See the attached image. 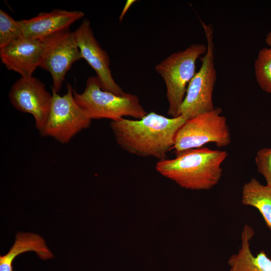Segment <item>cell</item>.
<instances>
[{
	"mask_svg": "<svg viewBox=\"0 0 271 271\" xmlns=\"http://www.w3.org/2000/svg\"><path fill=\"white\" fill-rule=\"evenodd\" d=\"M220 107L186 120L178 131L173 149L176 154L214 143L218 147L228 146L230 133L225 116Z\"/></svg>",
	"mask_w": 271,
	"mask_h": 271,
	"instance_id": "8992f818",
	"label": "cell"
},
{
	"mask_svg": "<svg viewBox=\"0 0 271 271\" xmlns=\"http://www.w3.org/2000/svg\"><path fill=\"white\" fill-rule=\"evenodd\" d=\"M84 16L80 11L55 9L43 12L29 19L20 21L24 37L42 40L57 32L69 29L76 21Z\"/></svg>",
	"mask_w": 271,
	"mask_h": 271,
	"instance_id": "7c38bea8",
	"label": "cell"
},
{
	"mask_svg": "<svg viewBox=\"0 0 271 271\" xmlns=\"http://www.w3.org/2000/svg\"><path fill=\"white\" fill-rule=\"evenodd\" d=\"M33 251L42 259L54 257L43 237L36 233L18 232L16 239L9 252L0 256V271H13L12 263L22 253Z\"/></svg>",
	"mask_w": 271,
	"mask_h": 271,
	"instance_id": "5bb4252c",
	"label": "cell"
},
{
	"mask_svg": "<svg viewBox=\"0 0 271 271\" xmlns=\"http://www.w3.org/2000/svg\"><path fill=\"white\" fill-rule=\"evenodd\" d=\"M74 33L82 57L95 71L102 89L118 95L125 94L112 76L108 55L95 38L90 21L84 19Z\"/></svg>",
	"mask_w": 271,
	"mask_h": 271,
	"instance_id": "30bf717a",
	"label": "cell"
},
{
	"mask_svg": "<svg viewBox=\"0 0 271 271\" xmlns=\"http://www.w3.org/2000/svg\"><path fill=\"white\" fill-rule=\"evenodd\" d=\"M42 53L41 40L23 37L1 49L0 59L7 69L28 77L40 67Z\"/></svg>",
	"mask_w": 271,
	"mask_h": 271,
	"instance_id": "8fae6325",
	"label": "cell"
},
{
	"mask_svg": "<svg viewBox=\"0 0 271 271\" xmlns=\"http://www.w3.org/2000/svg\"><path fill=\"white\" fill-rule=\"evenodd\" d=\"M207 41V51L201 57V67L190 82L181 108L186 120L215 108L213 92L217 79L214 63L213 30L211 25L201 22Z\"/></svg>",
	"mask_w": 271,
	"mask_h": 271,
	"instance_id": "5b68a950",
	"label": "cell"
},
{
	"mask_svg": "<svg viewBox=\"0 0 271 271\" xmlns=\"http://www.w3.org/2000/svg\"><path fill=\"white\" fill-rule=\"evenodd\" d=\"M207 49V45L194 44L171 54L155 66V70L166 85L167 113L172 117L180 115L188 86L196 73V61L206 53Z\"/></svg>",
	"mask_w": 271,
	"mask_h": 271,
	"instance_id": "277c9868",
	"label": "cell"
},
{
	"mask_svg": "<svg viewBox=\"0 0 271 271\" xmlns=\"http://www.w3.org/2000/svg\"><path fill=\"white\" fill-rule=\"evenodd\" d=\"M73 94L77 103L91 120L112 121L125 116L139 119L148 113L137 95L129 93L118 95L104 90L96 76L88 77L84 91L80 93L73 89Z\"/></svg>",
	"mask_w": 271,
	"mask_h": 271,
	"instance_id": "3957f363",
	"label": "cell"
},
{
	"mask_svg": "<svg viewBox=\"0 0 271 271\" xmlns=\"http://www.w3.org/2000/svg\"><path fill=\"white\" fill-rule=\"evenodd\" d=\"M229 271H230V270H229Z\"/></svg>",
	"mask_w": 271,
	"mask_h": 271,
	"instance_id": "44dd1931",
	"label": "cell"
},
{
	"mask_svg": "<svg viewBox=\"0 0 271 271\" xmlns=\"http://www.w3.org/2000/svg\"><path fill=\"white\" fill-rule=\"evenodd\" d=\"M9 97L16 109L33 116L36 127L40 132L46 122L52 100V94L46 89L44 84L33 76L21 77L12 86Z\"/></svg>",
	"mask_w": 271,
	"mask_h": 271,
	"instance_id": "9c48e42d",
	"label": "cell"
},
{
	"mask_svg": "<svg viewBox=\"0 0 271 271\" xmlns=\"http://www.w3.org/2000/svg\"><path fill=\"white\" fill-rule=\"evenodd\" d=\"M255 162L257 172L265 179L266 185L271 187V148H262L256 153Z\"/></svg>",
	"mask_w": 271,
	"mask_h": 271,
	"instance_id": "ac0fdd59",
	"label": "cell"
},
{
	"mask_svg": "<svg viewBox=\"0 0 271 271\" xmlns=\"http://www.w3.org/2000/svg\"><path fill=\"white\" fill-rule=\"evenodd\" d=\"M172 159L159 161L156 170L181 187L207 190L216 185L222 175V164L228 156L225 151L206 147L176 154Z\"/></svg>",
	"mask_w": 271,
	"mask_h": 271,
	"instance_id": "7a4b0ae2",
	"label": "cell"
},
{
	"mask_svg": "<svg viewBox=\"0 0 271 271\" xmlns=\"http://www.w3.org/2000/svg\"><path fill=\"white\" fill-rule=\"evenodd\" d=\"M265 42L268 47L271 48V30L266 35Z\"/></svg>",
	"mask_w": 271,
	"mask_h": 271,
	"instance_id": "ffe728a7",
	"label": "cell"
},
{
	"mask_svg": "<svg viewBox=\"0 0 271 271\" xmlns=\"http://www.w3.org/2000/svg\"><path fill=\"white\" fill-rule=\"evenodd\" d=\"M23 37V31L20 21L14 20L8 13L1 9L0 49Z\"/></svg>",
	"mask_w": 271,
	"mask_h": 271,
	"instance_id": "e0dca14e",
	"label": "cell"
},
{
	"mask_svg": "<svg viewBox=\"0 0 271 271\" xmlns=\"http://www.w3.org/2000/svg\"><path fill=\"white\" fill-rule=\"evenodd\" d=\"M256 80L264 92L271 93V48L260 49L254 64Z\"/></svg>",
	"mask_w": 271,
	"mask_h": 271,
	"instance_id": "2e32d148",
	"label": "cell"
},
{
	"mask_svg": "<svg viewBox=\"0 0 271 271\" xmlns=\"http://www.w3.org/2000/svg\"><path fill=\"white\" fill-rule=\"evenodd\" d=\"M186 119L180 115L169 118L154 112L139 119L122 118L111 121L110 128L117 145L139 156L165 159L176 134Z\"/></svg>",
	"mask_w": 271,
	"mask_h": 271,
	"instance_id": "6da1fadb",
	"label": "cell"
},
{
	"mask_svg": "<svg viewBox=\"0 0 271 271\" xmlns=\"http://www.w3.org/2000/svg\"><path fill=\"white\" fill-rule=\"evenodd\" d=\"M241 203L257 209L271 230V187L251 178L242 187Z\"/></svg>",
	"mask_w": 271,
	"mask_h": 271,
	"instance_id": "9a60e30c",
	"label": "cell"
},
{
	"mask_svg": "<svg viewBox=\"0 0 271 271\" xmlns=\"http://www.w3.org/2000/svg\"><path fill=\"white\" fill-rule=\"evenodd\" d=\"M254 234L253 229L245 224L241 235V245L238 252L228 260L230 271H271V259L264 251L254 256L250 248V241Z\"/></svg>",
	"mask_w": 271,
	"mask_h": 271,
	"instance_id": "4fadbf2b",
	"label": "cell"
},
{
	"mask_svg": "<svg viewBox=\"0 0 271 271\" xmlns=\"http://www.w3.org/2000/svg\"><path fill=\"white\" fill-rule=\"evenodd\" d=\"M136 2V1H134V0H127L123 7V9L122 10V11L119 17V20L120 21V22H121L124 17V16L125 15V14H126V13L127 12V11H128V10L129 9V8L130 7V6Z\"/></svg>",
	"mask_w": 271,
	"mask_h": 271,
	"instance_id": "d6986e66",
	"label": "cell"
},
{
	"mask_svg": "<svg viewBox=\"0 0 271 271\" xmlns=\"http://www.w3.org/2000/svg\"><path fill=\"white\" fill-rule=\"evenodd\" d=\"M40 67L48 71L53 80L52 90L58 93L66 73L76 61L82 58L74 32L67 29L42 40Z\"/></svg>",
	"mask_w": 271,
	"mask_h": 271,
	"instance_id": "ba28073f",
	"label": "cell"
},
{
	"mask_svg": "<svg viewBox=\"0 0 271 271\" xmlns=\"http://www.w3.org/2000/svg\"><path fill=\"white\" fill-rule=\"evenodd\" d=\"M52 100L46 122L40 132L61 144H67L78 133L89 127L91 119L76 102L70 84L63 96L52 90Z\"/></svg>",
	"mask_w": 271,
	"mask_h": 271,
	"instance_id": "52a82bcc",
	"label": "cell"
}]
</instances>
